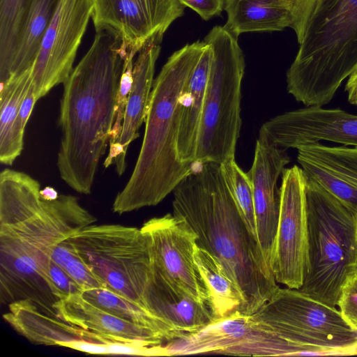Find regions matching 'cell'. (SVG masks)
I'll use <instances>...</instances> for the list:
<instances>
[{"instance_id": "6da1fadb", "label": "cell", "mask_w": 357, "mask_h": 357, "mask_svg": "<svg viewBox=\"0 0 357 357\" xmlns=\"http://www.w3.org/2000/svg\"><path fill=\"white\" fill-rule=\"evenodd\" d=\"M91 47L63 82L57 167L76 192L89 195L116 119V96L129 53L119 36L96 31Z\"/></svg>"}, {"instance_id": "7a4b0ae2", "label": "cell", "mask_w": 357, "mask_h": 357, "mask_svg": "<svg viewBox=\"0 0 357 357\" xmlns=\"http://www.w3.org/2000/svg\"><path fill=\"white\" fill-rule=\"evenodd\" d=\"M173 192V214L187 221L197 235V245L217 258L240 288L245 314L255 313L280 287L234 202L220 165L202 164Z\"/></svg>"}, {"instance_id": "3957f363", "label": "cell", "mask_w": 357, "mask_h": 357, "mask_svg": "<svg viewBox=\"0 0 357 357\" xmlns=\"http://www.w3.org/2000/svg\"><path fill=\"white\" fill-rule=\"evenodd\" d=\"M206 43L196 41L174 52L154 79L141 149L127 183L112 211L131 212L161 202L193 172L178 158V102Z\"/></svg>"}, {"instance_id": "277c9868", "label": "cell", "mask_w": 357, "mask_h": 357, "mask_svg": "<svg viewBox=\"0 0 357 357\" xmlns=\"http://www.w3.org/2000/svg\"><path fill=\"white\" fill-rule=\"evenodd\" d=\"M40 192L25 202L19 221L0 225V301L30 299L57 314L50 287L49 267L55 246L97 219L71 195L44 200Z\"/></svg>"}, {"instance_id": "5b68a950", "label": "cell", "mask_w": 357, "mask_h": 357, "mask_svg": "<svg viewBox=\"0 0 357 357\" xmlns=\"http://www.w3.org/2000/svg\"><path fill=\"white\" fill-rule=\"evenodd\" d=\"M287 72L288 93L322 107L357 66V0H319Z\"/></svg>"}, {"instance_id": "8992f818", "label": "cell", "mask_w": 357, "mask_h": 357, "mask_svg": "<svg viewBox=\"0 0 357 357\" xmlns=\"http://www.w3.org/2000/svg\"><path fill=\"white\" fill-rule=\"evenodd\" d=\"M305 178L308 261L299 290L337 307L344 282L357 270V212Z\"/></svg>"}, {"instance_id": "52a82bcc", "label": "cell", "mask_w": 357, "mask_h": 357, "mask_svg": "<svg viewBox=\"0 0 357 357\" xmlns=\"http://www.w3.org/2000/svg\"><path fill=\"white\" fill-rule=\"evenodd\" d=\"M204 41L213 56L199 128L195 162L222 164L234 160L241 118L245 59L238 38L215 26Z\"/></svg>"}, {"instance_id": "ba28073f", "label": "cell", "mask_w": 357, "mask_h": 357, "mask_svg": "<svg viewBox=\"0 0 357 357\" xmlns=\"http://www.w3.org/2000/svg\"><path fill=\"white\" fill-rule=\"evenodd\" d=\"M70 240L107 288L148 309L144 296L153 264L147 240L140 229L94 223Z\"/></svg>"}, {"instance_id": "9c48e42d", "label": "cell", "mask_w": 357, "mask_h": 357, "mask_svg": "<svg viewBox=\"0 0 357 357\" xmlns=\"http://www.w3.org/2000/svg\"><path fill=\"white\" fill-rule=\"evenodd\" d=\"M252 319L261 328L301 345L357 355V330L330 306L299 289L279 288Z\"/></svg>"}, {"instance_id": "30bf717a", "label": "cell", "mask_w": 357, "mask_h": 357, "mask_svg": "<svg viewBox=\"0 0 357 357\" xmlns=\"http://www.w3.org/2000/svg\"><path fill=\"white\" fill-rule=\"evenodd\" d=\"M165 356L218 354L241 356H335L318 347L289 342L263 329L251 318L236 312L164 343Z\"/></svg>"}, {"instance_id": "8fae6325", "label": "cell", "mask_w": 357, "mask_h": 357, "mask_svg": "<svg viewBox=\"0 0 357 357\" xmlns=\"http://www.w3.org/2000/svg\"><path fill=\"white\" fill-rule=\"evenodd\" d=\"M282 174L278 223L269 264L278 283L299 289L308 261L306 178L297 165L284 169Z\"/></svg>"}, {"instance_id": "7c38bea8", "label": "cell", "mask_w": 357, "mask_h": 357, "mask_svg": "<svg viewBox=\"0 0 357 357\" xmlns=\"http://www.w3.org/2000/svg\"><path fill=\"white\" fill-rule=\"evenodd\" d=\"M153 271L175 291L208 305V296L194 259L197 235L182 217L167 213L145 222Z\"/></svg>"}, {"instance_id": "4fadbf2b", "label": "cell", "mask_w": 357, "mask_h": 357, "mask_svg": "<svg viewBox=\"0 0 357 357\" xmlns=\"http://www.w3.org/2000/svg\"><path fill=\"white\" fill-rule=\"evenodd\" d=\"M92 10V0L59 1L29 68L37 100L70 75Z\"/></svg>"}, {"instance_id": "5bb4252c", "label": "cell", "mask_w": 357, "mask_h": 357, "mask_svg": "<svg viewBox=\"0 0 357 357\" xmlns=\"http://www.w3.org/2000/svg\"><path fill=\"white\" fill-rule=\"evenodd\" d=\"M96 31L108 30L119 36L136 55L149 40L163 37L171 24L183 15L178 0H92Z\"/></svg>"}, {"instance_id": "9a60e30c", "label": "cell", "mask_w": 357, "mask_h": 357, "mask_svg": "<svg viewBox=\"0 0 357 357\" xmlns=\"http://www.w3.org/2000/svg\"><path fill=\"white\" fill-rule=\"evenodd\" d=\"M259 137L285 149L321 140L357 147V115L336 109L306 107L265 122Z\"/></svg>"}, {"instance_id": "2e32d148", "label": "cell", "mask_w": 357, "mask_h": 357, "mask_svg": "<svg viewBox=\"0 0 357 357\" xmlns=\"http://www.w3.org/2000/svg\"><path fill=\"white\" fill-rule=\"evenodd\" d=\"M289 162L285 149L258 137L253 162L247 174L252 187L258 242L268 264L279 218V198L276 199L275 190L279 176Z\"/></svg>"}, {"instance_id": "e0dca14e", "label": "cell", "mask_w": 357, "mask_h": 357, "mask_svg": "<svg viewBox=\"0 0 357 357\" xmlns=\"http://www.w3.org/2000/svg\"><path fill=\"white\" fill-rule=\"evenodd\" d=\"M296 149L305 175L357 212V147L313 142Z\"/></svg>"}, {"instance_id": "ac0fdd59", "label": "cell", "mask_w": 357, "mask_h": 357, "mask_svg": "<svg viewBox=\"0 0 357 357\" xmlns=\"http://www.w3.org/2000/svg\"><path fill=\"white\" fill-rule=\"evenodd\" d=\"M64 321L101 336L109 342L154 346L166 343L157 333L121 319L85 299L82 294L71 295L53 304Z\"/></svg>"}, {"instance_id": "d6986e66", "label": "cell", "mask_w": 357, "mask_h": 357, "mask_svg": "<svg viewBox=\"0 0 357 357\" xmlns=\"http://www.w3.org/2000/svg\"><path fill=\"white\" fill-rule=\"evenodd\" d=\"M9 312L3 318L31 342L58 346L59 342L84 340L107 343L109 341L46 312L30 299L8 304Z\"/></svg>"}, {"instance_id": "ffe728a7", "label": "cell", "mask_w": 357, "mask_h": 357, "mask_svg": "<svg viewBox=\"0 0 357 357\" xmlns=\"http://www.w3.org/2000/svg\"><path fill=\"white\" fill-rule=\"evenodd\" d=\"M144 298L152 313L180 333L195 332L213 321L207 305L175 291L153 269Z\"/></svg>"}, {"instance_id": "44dd1931", "label": "cell", "mask_w": 357, "mask_h": 357, "mask_svg": "<svg viewBox=\"0 0 357 357\" xmlns=\"http://www.w3.org/2000/svg\"><path fill=\"white\" fill-rule=\"evenodd\" d=\"M212 56V47L206 43L178 102V155L183 162L192 165L195 162L199 128Z\"/></svg>"}, {"instance_id": "7402d4cb", "label": "cell", "mask_w": 357, "mask_h": 357, "mask_svg": "<svg viewBox=\"0 0 357 357\" xmlns=\"http://www.w3.org/2000/svg\"><path fill=\"white\" fill-rule=\"evenodd\" d=\"M162 37L149 40L134 59L132 84L129 93L121 135L116 142L126 156L128 148L139 136L145 122L153 84L155 65L160 52Z\"/></svg>"}, {"instance_id": "603a6c76", "label": "cell", "mask_w": 357, "mask_h": 357, "mask_svg": "<svg viewBox=\"0 0 357 357\" xmlns=\"http://www.w3.org/2000/svg\"><path fill=\"white\" fill-rule=\"evenodd\" d=\"M227 20L223 27L238 38L252 31H282L292 27L293 17L281 0H225Z\"/></svg>"}, {"instance_id": "cb8c5ba5", "label": "cell", "mask_w": 357, "mask_h": 357, "mask_svg": "<svg viewBox=\"0 0 357 357\" xmlns=\"http://www.w3.org/2000/svg\"><path fill=\"white\" fill-rule=\"evenodd\" d=\"M194 259L207 291L213 322L225 319L238 312L245 314L243 294L219 260L197 245Z\"/></svg>"}, {"instance_id": "d4e9b609", "label": "cell", "mask_w": 357, "mask_h": 357, "mask_svg": "<svg viewBox=\"0 0 357 357\" xmlns=\"http://www.w3.org/2000/svg\"><path fill=\"white\" fill-rule=\"evenodd\" d=\"M59 1H28L6 82L32 66L41 40L55 14Z\"/></svg>"}, {"instance_id": "484cf974", "label": "cell", "mask_w": 357, "mask_h": 357, "mask_svg": "<svg viewBox=\"0 0 357 357\" xmlns=\"http://www.w3.org/2000/svg\"><path fill=\"white\" fill-rule=\"evenodd\" d=\"M82 296L96 306L126 321L150 329L166 342L180 337L183 333L174 330L148 309L121 296L107 287L83 291Z\"/></svg>"}, {"instance_id": "4316f807", "label": "cell", "mask_w": 357, "mask_h": 357, "mask_svg": "<svg viewBox=\"0 0 357 357\" xmlns=\"http://www.w3.org/2000/svg\"><path fill=\"white\" fill-rule=\"evenodd\" d=\"M28 1L0 0L1 84L8 78Z\"/></svg>"}, {"instance_id": "83f0119b", "label": "cell", "mask_w": 357, "mask_h": 357, "mask_svg": "<svg viewBox=\"0 0 357 357\" xmlns=\"http://www.w3.org/2000/svg\"><path fill=\"white\" fill-rule=\"evenodd\" d=\"M31 83L30 71L28 68L1 85L0 149L4 148L8 142Z\"/></svg>"}, {"instance_id": "f1b7e54d", "label": "cell", "mask_w": 357, "mask_h": 357, "mask_svg": "<svg viewBox=\"0 0 357 357\" xmlns=\"http://www.w3.org/2000/svg\"><path fill=\"white\" fill-rule=\"evenodd\" d=\"M220 165L224 180L248 230L258 241L252 187L249 176L234 160Z\"/></svg>"}, {"instance_id": "f546056e", "label": "cell", "mask_w": 357, "mask_h": 357, "mask_svg": "<svg viewBox=\"0 0 357 357\" xmlns=\"http://www.w3.org/2000/svg\"><path fill=\"white\" fill-rule=\"evenodd\" d=\"M56 263L77 282L83 291L107 287L81 258L73 245H68L61 248L57 253Z\"/></svg>"}, {"instance_id": "4dcf8cb0", "label": "cell", "mask_w": 357, "mask_h": 357, "mask_svg": "<svg viewBox=\"0 0 357 357\" xmlns=\"http://www.w3.org/2000/svg\"><path fill=\"white\" fill-rule=\"evenodd\" d=\"M135 56L132 53L129 52L125 61L116 96V119L109 144L116 142L121 132L126 107L132 84V68Z\"/></svg>"}, {"instance_id": "1f68e13d", "label": "cell", "mask_w": 357, "mask_h": 357, "mask_svg": "<svg viewBox=\"0 0 357 357\" xmlns=\"http://www.w3.org/2000/svg\"><path fill=\"white\" fill-rule=\"evenodd\" d=\"M337 307L345 321L357 330V270L351 273L344 282Z\"/></svg>"}, {"instance_id": "d6a6232c", "label": "cell", "mask_w": 357, "mask_h": 357, "mask_svg": "<svg viewBox=\"0 0 357 357\" xmlns=\"http://www.w3.org/2000/svg\"><path fill=\"white\" fill-rule=\"evenodd\" d=\"M50 287L59 301L71 295L82 294L83 289L59 266L51 261L49 267Z\"/></svg>"}, {"instance_id": "836d02e7", "label": "cell", "mask_w": 357, "mask_h": 357, "mask_svg": "<svg viewBox=\"0 0 357 357\" xmlns=\"http://www.w3.org/2000/svg\"><path fill=\"white\" fill-rule=\"evenodd\" d=\"M287 3L293 17L294 29L298 43H301L306 27L319 0H281Z\"/></svg>"}, {"instance_id": "e575fe53", "label": "cell", "mask_w": 357, "mask_h": 357, "mask_svg": "<svg viewBox=\"0 0 357 357\" xmlns=\"http://www.w3.org/2000/svg\"><path fill=\"white\" fill-rule=\"evenodd\" d=\"M162 344L145 346L135 343L108 342L106 343L107 354L165 356Z\"/></svg>"}, {"instance_id": "d590c367", "label": "cell", "mask_w": 357, "mask_h": 357, "mask_svg": "<svg viewBox=\"0 0 357 357\" xmlns=\"http://www.w3.org/2000/svg\"><path fill=\"white\" fill-rule=\"evenodd\" d=\"M185 7L196 12L202 20L219 15L225 8V0H178Z\"/></svg>"}, {"instance_id": "8d00e7d4", "label": "cell", "mask_w": 357, "mask_h": 357, "mask_svg": "<svg viewBox=\"0 0 357 357\" xmlns=\"http://www.w3.org/2000/svg\"><path fill=\"white\" fill-rule=\"evenodd\" d=\"M58 346L70 348L86 354H107L106 343L76 340L59 342Z\"/></svg>"}, {"instance_id": "74e56055", "label": "cell", "mask_w": 357, "mask_h": 357, "mask_svg": "<svg viewBox=\"0 0 357 357\" xmlns=\"http://www.w3.org/2000/svg\"><path fill=\"white\" fill-rule=\"evenodd\" d=\"M348 101L357 107V66L349 75L346 84Z\"/></svg>"}, {"instance_id": "f35d334b", "label": "cell", "mask_w": 357, "mask_h": 357, "mask_svg": "<svg viewBox=\"0 0 357 357\" xmlns=\"http://www.w3.org/2000/svg\"><path fill=\"white\" fill-rule=\"evenodd\" d=\"M40 197L43 199L47 201H52L58 198L57 191L52 187L47 186L45 188L40 190Z\"/></svg>"}, {"instance_id": "ab89813d", "label": "cell", "mask_w": 357, "mask_h": 357, "mask_svg": "<svg viewBox=\"0 0 357 357\" xmlns=\"http://www.w3.org/2000/svg\"><path fill=\"white\" fill-rule=\"evenodd\" d=\"M356 269H357V268H356Z\"/></svg>"}]
</instances>
